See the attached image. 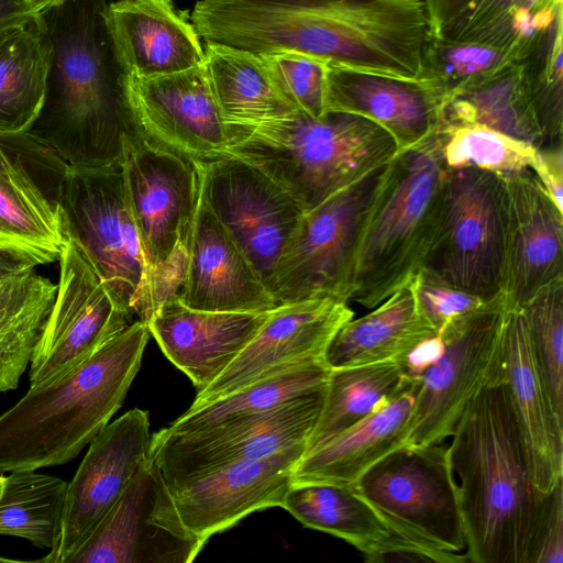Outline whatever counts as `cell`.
Wrapping results in <instances>:
<instances>
[{"label":"cell","instance_id":"cell-34","mask_svg":"<svg viewBox=\"0 0 563 563\" xmlns=\"http://www.w3.org/2000/svg\"><path fill=\"white\" fill-rule=\"evenodd\" d=\"M48 66L37 15L0 33V135L30 131L44 101Z\"/></svg>","mask_w":563,"mask_h":563},{"label":"cell","instance_id":"cell-14","mask_svg":"<svg viewBox=\"0 0 563 563\" xmlns=\"http://www.w3.org/2000/svg\"><path fill=\"white\" fill-rule=\"evenodd\" d=\"M324 388L233 423L189 434L152 435L150 457L168 489L229 464L307 444Z\"/></svg>","mask_w":563,"mask_h":563},{"label":"cell","instance_id":"cell-35","mask_svg":"<svg viewBox=\"0 0 563 563\" xmlns=\"http://www.w3.org/2000/svg\"><path fill=\"white\" fill-rule=\"evenodd\" d=\"M56 289L34 268L0 280V393L15 389L31 363Z\"/></svg>","mask_w":563,"mask_h":563},{"label":"cell","instance_id":"cell-33","mask_svg":"<svg viewBox=\"0 0 563 563\" xmlns=\"http://www.w3.org/2000/svg\"><path fill=\"white\" fill-rule=\"evenodd\" d=\"M413 382L415 378L406 374L402 361L331 368L305 454L382 409Z\"/></svg>","mask_w":563,"mask_h":563},{"label":"cell","instance_id":"cell-17","mask_svg":"<svg viewBox=\"0 0 563 563\" xmlns=\"http://www.w3.org/2000/svg\"><path fill=\"white\" fill-rule=\"evenodd\" d=\"M151 441L148 413L139 408L102 428L67 483L57 540L40 562H71L147 457Z\"/></svg>","mask_w":563,"mask_h":563},{"label":"cell","instance_id":"cell-22","mask_svg":"<svg viewBox=\"0 0 563 563\" xmlns=\"http://www.w3.org/2000/svg\"><path fill=\"white\" fill-rule=\"evenodd\" d=\"M445 96L422 79L328 65L325 111L365 118L394 140L397 151L430 140L442 120Z\"/></svg>","mask_w":563,"mask_h":563},{"label":"cell","instance_id":"cell-23","mask_svg":"<svg viewBox=\"0 0 563 563\" xmlns=\"http://www.w3.org/2000/svg\"><path fill=\"white\" fill-rule=\"evenodd\" d=\"M104 19L124 75L151 78L203 65V42L190 13L173 0L108 1Z\"/></svg>","mask_w":563,"mask_h":563},{"label":"cell","instance_id":"cell-9","mask_svg":"<svg viewBox=\"0 0 563 563\" xmlns=\"http://www.w3.org/2000/svg\"><path fill=\"white\" fill-rule=\"evenodd\" d=\"M69 234L123 308L146 323L154 312L148 268L129 207L121 162L67 167L57 189Z\"/></svg>","mask_w":563,"mask_h":563},{"label":"cell","instance_id":"cell-6","mask_svg":"<svg viewBox=\"0 0 563 563\" xmlns=\"http://www.w3.org/2000/svg\"><path fill=\"white\" fill-rule=\"evenodd\" d=\"M448 173L435 134L386 164L360 240L350 301L372 309L420 269L439 225Z\"/></svg>","mask_w":563,"mask_h":563},{"label":"cell","instance_id":"cell-2","mask_svg":"<svg viewBox=\"0 0 563 563\" xmlns=\"http://www.w3.org/2000/svg\"><path fill=\"white\" fill-rule=\"evenodd\" d=\"M451 438L468 562L536 563L553 489L532 481L506 380L470 401Z\"/></svg>","mask_w":563,"mask_h":563},{"label":"cell","instance_id":"cell-3","mask_svg":"<svg viewBox=\"0 0 563 563\" xmlns=\"http://www.w3.org/2000/svg\"><path fill=\"white\" fill-rule=\"evenodd\" d=\"M108 0H66L36 14L49 49L46 91L27 134L68 167L121 162L134 137L104 11Z\"/></svg>","mask_w":563,"mask_h":563},{"label":"cell","instance_id":"cell-21","mask_svg":"<svg viewBox=\"0 0 563 563\" xmlns=\"http://www.w3.org/2000/svg\"><path fill=\"white\" fill-rule=\"evenodd\" d=\"M501 176L507 190V232L500 294L511 307L563 276V211L531 169Z\"/></svg>","mask_w":563,"mask_h":563},{"label":"cell","instance_id":"cell-19","mask_svg":"<svg viewBox=\"0 0 563 563\" xmlns=\"http://www.w3.org/2000/svg\"><path fill=\"white\" fill-rule=\"evenodd\" d=\"M353 317L346 302L332 298L275 307L235 360L211 384L197 391L190 408L306 362L323 360L331 339Z\"/></svg>","mask_w":563,"mask_h":563},{"label":"cell","instance_id":"cell-4","mask_svg":"<svg viewBox=\"0 0 563 563\" xmlns=\"http://www.w3.org/2000/svg\"><path fill=\"white\" fill-rule=\"evenodd\" d=\"M150 331L133 321L57 380L30 387L0 416V473L74 460L122 406Z\"/></svg>","mask_w":563,"mask_h":563},{"label":"cell","instance_id":"cell-13","mask_svg":"<svg viewBox=\"0 0 563 563\" xmlns=\"http://www.w3.org/2000/svg\"><path fill=\"white\" fill-rule=\"evenodd\" d=\"M57 262L55 299L30 363L31 387L63 377L133 322L70 234Z\"/></svg>","mask_w":563,"mask_h":563},{"label":"cell","instance_id":"cell-28","mask_svg":"<svg viewBox=\"0 0 563 563\" xmlns=\"http://www.w3.org/2000/svg\"><path fill=\"white\" fill-rule=\"evenodd\" d=\"M282 507L303 526L349 542L367 562H434L398 538L351 485L292 483Z\"/></svg>","mask_w":563,"mask_h":563},{"label":"cell","instance_id":"cell-10","mask_svg":"<svg viewBox=\"0 0 563 563\" xmlns=\"http://www.w3.org/2000/svg\"><path fill=\"white\" fill-rule=\"evenodd\" d=\"M385 166L303 212L268 285L277 306L314 298L350 301L360 240Z\"/></svg>","mask_w":563,"mask_h":563},{"label":"cell","instance_id":"cell-24","mask_svg":"<svg viewBox=\"0 0 563 563\" xmlns=\"http://www.w3.org/2000/svg\"><path fill=\"white\" fill-rule=\"evenodd\" d=\"M45 151L27 133L0 135V249L34 267L58 261L69 238L57 198L45 195L26 165V156Z\"/></svg>","mask_w":563,"mask_h":563},{"label":"cell","instance_id":"cell-51","mask_svg":"<svg viewBox=\"0 0 563 563\" xmlns=\"http://www.w3.org/2000/svg\"><path fill=\"white\" fill-rule=\"evenodd\" d=\"M4 478H5V476L0 475V495H1V492H2V488L4 485Z\"/></svg>","mask_w":563,"mask_h":563},{"label":"cell","instance_id":"cell-39","mask_svg":"<svg viewBox=\"0 0 563 563\" xmlns=\"http://www.w3.org/2000/svg\"><path fill=\"white\" fill-rule=\"evenodd\" d=\"M527 57L528 54L517 46L430 36L423 49L419 78L437 87L448 100Z\"/></svg>","mask_w":563,"mask_h":563},{"label":"cell","instance_id":"cell-16","mask_svg":"<svg viewBox=\"0 0 563 563\" xmlns=\"http://www.w3.org/2000/svg\"><path fill=\"white\" fill-rule=\"evenodd\" d=\"M205 544L181 523L148 453L70 563H190Z\"/></svg>","mask_w":563,"mask_h":563},{"label":"cell","instance_id":"cell-38","mask_svg":"<svg viewBox=\"0 0 563 563\" xmlns=\"http://www.w3.org/2000/svg\"><path fill=\"white\" fill-rule=\"evenodd\" d=\"M67 483L36 471H14L0 495V534L52 549L62 522Z\"/></svg>","mask_w":563,"mask_h":563},{"label":"cell","instance_id":"cell-43","mask_svg":"<svg viewBox=\"0 0 563 563\" xmlns=\"http://www.w3.org/2000/svg\"><path fill=\"white\" fill-rule=\"evenodd\" d=\"M262 57L279 90L297 110L312 118L327 113L328 63L296 52H278Z\"/></svg>","mask_w":563,"mask_h":563},{"label":"cell","instance_id":"cell-47","mask_svg":"<svg viewBox=\"0 0 563 563\" xmlns=\"http://www.w3.org/2000/svg\"><path fill=\"white\" fill-rule=\"evenodd\" d=\"M443 351L444 342L440 334L422 340L402 360L406 374L410 378L420 377L437 363Z\"/></svg>","mask_w":563,"mask_h":563},{"label":"cell","instance_id":"cell-7","mask_svg":"<svg viewBox=\"0 0 563 563\" xmlns=\"http://www.w3.org/2000/svg\"><path fill=\"white\" fill-rule=\"evenodd\" d=\"M449 446L405 444L372 465L353 485L401 540L434 562H468L457 482Z\"/></svg>","mask_w":563,"mask_h":563},{"label":"cell","instance_id":"cell-5","mask_svg":"<svg viewBox=\"0 0 563 563\" xmlns=\"http://www.w3.org/2000/svg\"><path fill=\"white\" fill-rule=\"evenodd\" d=\"M227 155L260 169L308 211L396 154L391 136L345 112L312 118L301 111L251 124L227 125Z\"/></svg>","mask_w":563,"mask_h":563},{"label":"cell","instance_id":"cell-44","mask_svg":"<svg viewBox=\"0 0 563 563\" xmlns=\"http://www.w3.org/2000/svg\"><path fill=\"white\" fill-rule=\"evenodd\" d=\"M409 283L420 314L437 333L487 301L446 284L423 268L418 269Z\"/></svg>","mask_w":563,"mask_h":563},{"label":"cell","instance_id":"cell-30","mask_svg":"<svg viewBox=\"0 0 563 563\" xmlns=\"http://www.w3.org/2000/svg\"><path fill=\"white\" fill-rule=\"evenodd\" d=\"M415 397L416 378L388 405L303 454L292 483L353 485L377 461L406 444Z\"/></svg>","mask_w":563,"mask_h":563},{"label":"cell","instance_id":"cell-20","mask_svg":"<svg viewBox=\"0 0 563 563\" xmlns=\"http://www.w3.org/2000/svg\"><path fill=\"white\" fill-rule=\"evenodd\" d=\"M307 444L217 468L169 489L177 515L189 533L205 543L247 515L282 507Z\"/></svg>","mask_w":563,"mask_h":563},{"label":"cell","instance_id":"cell-45","mask_svg":"<svg viewBox=\"0 0 563 563\" xmlns=\"http://www.w3.org/2000/svg\"><path fill=\"white\" fill-rule=\"evenodd\" d=\"M563 562V481L552 490V500L543 525L536 563Z\"/></svg>","mask_w":563,"mask_h":563},{"label":"cell","instance_id":"cell-1","mask_svg":"<svg viewBox=\"0 0 563 563\" xmlns=\"http://www.w3.org/2000/svg\"><path fill=\"white\" fill-rule=\"evenodd\" d=\"M190 19L203 43L409 79L430 37L423 0H198Z\"/></svg>","mask_w":563,"mask_h":563},{"label":"cell","instance_id":"cell-49","mask_svg":"<svg viewBox=\"0 0 563 563\" xmlns=\"http://www.w3.org/2000/svg\"><path fill=\"white\" fill-rule=\"evenodd\" d=\"M31 268L35 267L13 253L0 249V280Z\"/></svg>","mask_w":563,"mask_h":563},{"label":"cell","instance_id":"cell-48","mask_svg":"<svg viewBox=\"0 0 563 563\" xmlns=\"http://www.w3.org/2000/svg\"><path fill=\"white\" fill-rule=\"evenodd\" d=\"M35 15L24 0H0V33L25 24Z\"/></svg>","mask_w":563,"mask_h":563},{"label":"cell","instance_id":"cell-36","mask_svg":"<svg viewBox=\"0 0 563 563\" xmlns=\"http://www.w3.org/2000/svg\"><path fill=\"white\" fill-rule=\"evenodd\" d=\"M441 124H481L541 147L542 136L523 60L451 96L445 101Z\"/></svg>","mask_w":563,"mask_h":563},{"label":"cell","instance_id":"cell-11","mask_svg":"<svg viewBox=\"0 0 563 563\" xmlns=\"http://www.w3.org/2000/svg\"><path fill=\"white\" fill-rule=\"evenodd\" d=\"M507 232V190L500 174L449 169L441 217L420 268L489 300L500 294Z\"/></svg>","mask_w":563,"mask_h":563},{"label":"cell","instance_id":"cell-15","mask_svg":"<svg viewBox=\"0 0 563 563\" xmlns=\"http://www.w3.org/2000/svg\"><path fill=\"white\" fill-rule=\"evenodd\" d=\"M198 165L203 200L268 289L302 207L267 175L234 156Z\"/></svg>","mask_w":563,"mask_h":563},{"label":"cell","instance_id":"cell-37","mask_svg":"<svg viewBox=\"0 0 563 563\" xmlns=\"http://www.w3.org/2000/svg\"><path fill=\"white\" fill-rule=\"evenodd\" d=\"M330 369L324 360L306 362L207 405L189 408L161 431L165 434H189L268 411L295 398L323 389Z\"/></svg>","mask_w":563,"mask_h":563},{"label":"cell","instance_id":"cell-31","mask_svg":"<svg viewBox=\"0 0 563 563\" xmlns=\"http://www.w3.org/2000/svg\"><path fill=\"white\" fill-rule=\"evenodd\" d=\"M373 310L346 321L323 360L330 368L402 361L422 340L438 334L420 314L407 283Z\"/></svg>","mask_w":563,"mask_h":563},{"label":"cell","instance_id":"cell-32","mask_svg":"<svg viewBox=\"0 0 563 563\" xmlns=\"http://www.w3.org/2000/svg\"><path fill=\"white\" fill-rule=\"evenodd\" d=\"M205 44L203 67L225 125L257 123L299 111L279 90L262 56Z\"/></svg>","mask_w":563,"mask_h":563},{"label":"cell","instance_id":"cell-18","mask_svg":"<svg viewBox=\"0 0 563 563\" xmlns=\"http://www.w3.org/2000/svg\"><path fill=\"white\" fill-rule=\"evenodd\" d=\"M121 85L137 133L196 162L227 156V125L203 65L151 78L122 74Z\"/></svg>","mask_w":563,"mask_h":563},{"label":"cell","instance_id":"cell-25","mask_svg":"<svg viewBox=\"0 0 563 563\" xmlns=\"http://www.w3.org/2000/svg\"><path fill=\"white\" fill-rule=\"evenodd\" d=\"M180 288V301L198 310L262 312L277 307L201 194L187 244Z\"/></svg>","mask_w":563,"mask_h":563},{"label":"cell","instance_id":"cell-40","mask_svg":"<svg viewBox=\"0 0 563 563\" xmlns=\"http://www.w3.org/2000/svg\"><path fill=\"white\" fill-rule=\"evenodd\" d=\"M435 139L449 169L515 173L530 169L537 151L530 143L481 124H441Z\"/></svg>","mask_w":563,"mask_h":563},{"label":"cell","instance_id":"cell-50","mask_svg":"<svg viewBox=\"0 0 563 563\" xmlns=\"http://www.w3.org/2000/svg\"><path fill=\"white\" fill-rule=\"evenodd\" d=\"M34 14H40L66 0H24Z\"/></svg>","mask_w":563,"mask_h":563},{"label":"cell","instance_id":"cell-29","mask_svg":"<svg viewBox=\"0 0 563 563\" xmlns=\"http://www.w3.org/2000/svg\"><path fill=\"white\" fill-rule=\"evenodd\" d=\"M430 36L511 45L528 55L563 15V0H423Z\"/></svg>","mask_w":563,"mask_h":563},{"label":"cell","instance_id":"cell-26","mask_svg":"<svg viewBox=\"0 0 563 563\" xmlns=\"http://www.w3.org/2000/svg\"><path fill=\"white\" fill-rule=\"evenodd\" d=\"M269 312L198 310L177 295L163 301L146 325L165 356L200 391L235 360Z\"/></svg>","mask_w":563,"mask_h":563},{"label":"cell","instance_id":"cell-8","mask_svg":"<svg viewBox=\"0 0 563 563\" xmlns=\"http://www.w3.org/2000/svg\"><path fill=\"white\" fill-rule=\"evenodd\" d=\"M121 166L154 303L156 297L176 292L181 285L200 169L198 162L140 133L125 140Z\"/></svg>","mask_w":563,"mask_h":563},{"label":"cell","instance_id":"cell-42","mask_svg":"<svg viewBox=\"0 0 563 563\" xmlns=\"http://www.w3.org/2000/svg\"><path fill=\"white\" fill-rule=\"evenodd\" d=\"M563 15L545 32L523 60L542 146L562 144L563 136Z\"/></svg>","mask_w":563,"mask_h":563},{"label":"cell","instance_id":"cell-41","mask_svg":"<svg viewBox=\"0 0 563 563\" xmlns=\"http://www.w3.org/2000/svg\"><path fill=\"white\" fill-rule=\"evenodd\" d=\"M519 307L554 409L563 417V276L538 289Z\"/></svg>","mask_w":563,"mask_h":563},{"label":"cell","instance_id":"cell-46","mask_svg":"<svg viewBox=\"0 0 563 563\" xmlns=\"http://www.w3.org/2000/svg\"><path fill=\"white\" fill-rule=\"evenodd\" d=\"M530 169L554 203L563 211V145L537 148Z\"/></svg>","mask_w":563,"mask_h":563},{"label":"cell","instance_id":"cell-27","mask_svg":"<svg viewBox=\"0 0 563 563\" xmlns=\"http://www.w3.org/2000/svg\"><path fill=\"white\" fill-rule=\"evenodd\" d=\"M504 367L532 481L548 494L563 481V417L554 409L519 306H507Z\"/></svg>","mask_w":563,"mask_h":563},{"label":"cell","instance_id":"cell-12","mask_svg":"<svg viewBox=\"0 0 563 563\" xmlns=\"http://www.w3.org/2000/svg\"><path fill=\"white\" fill-rule=\"evenodd\" d=\"M501 294L449 323L440 333L441 357L416 378L406 444H439L451 437L472 399L505 382Z\"/></svg>","mask_w":563,"mask_h":563}]
</instances>
